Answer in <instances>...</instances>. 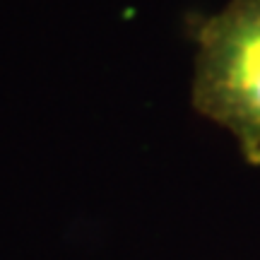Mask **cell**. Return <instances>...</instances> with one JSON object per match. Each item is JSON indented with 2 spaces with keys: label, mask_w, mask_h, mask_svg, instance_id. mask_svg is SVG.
Here are the masks:
<instances>
[{
  "label": "cell",
  "mask_w": 260,
  "mask_h": 260,
  "mask_svg": "<svg viewBox=\"0 0 260 260\" xmlns=\"http://www.w3.org/2000/svg\"><path fill=\"white\" fill-rule=\"evenodd\" d=\"M190 37L195 113L226 130L248 167H260V0H229Z\"/></svg>",
  "instance_id": "1"
}]
</instances>
